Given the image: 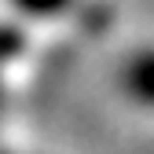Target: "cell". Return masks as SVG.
<instances>
[{
  "instance_id": "obj_1",
  "label": "cell",
  "mask_w": 154,
  "mask_h": 154,
  "mask_svg": "<svg viewBox=\"0 0 154 154\" xmlns=\"http://www.w3.org/2000/svg\"><path fill=\"white\" fill-rule=\"evenodd\" d=\"M11 4H18V8H26V11H33V15H55L66 0H11Z\"/></svg>"
}]
</instances>
